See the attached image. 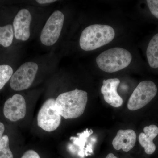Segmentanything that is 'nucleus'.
<instances>
[{"label": "nucleus", "instance_id": "15", "mask_svg": "<svg viewBox=\"0 0 158 158\" xmlns=\"http://www.w3.org/2000/svg\"><path fill=\"white\" fill-rule=\"evenodd\" d=\"M14 31L11 24L0 26V45L4 47L10 46L14 38Z\"/></svg>", "mask_w": 158, "mask_h": 158}, {"label": "nucleus", "instance_id": "22", "mask_svg": "<svg viewBox=\"0 0 158 158\" xmlns=\"http://www.w3.org/2000/svg\"><path fill=\"white\" fill-rule=\"evenodd\" d=\"M106 158H118L113 153H110L106 156Z\"/></svg>", "mask_w": 158, "mask_h": 158}, {"label": "nucleus", "instance_id": "10", "mask_svg": "<svg viewBox=\"0 0 158 158\" xmlns=\"http://www.w3.org/2000/svg\"><path fill=\"white\" fill-rule=\"evenodd\" d=\"M120 81L117 78L109 79L103 81L101 93L105 101L114 107L121 106L123 100L117 93V89Z\"/></svg>", "mask_w": 158, "mask_h": 158}, {"label": "nucleus", "instance_id": "8", "mask_svg": "<svg viewBox=\"0 0 158 158\" xmlns=\"http://www.w3.org/2000/svg\"><path fill=\"white\" fill-rule=\"evenodd\" d=\"M4 116L10 121L15 122L24 118L27 113L25 100L22 95L15 94L5 102Z\"/></svg>", "mask_w": 158, "mask_h": 158}, {"label": "nucleus", "instance_id": "6", "mask_svg": "<svg viewBox=\"0 0 158 158\" xmlns=\"http://www.w3.org/2000/svg\"><path fill=\"white\" fill-rule=\"evenodd\" d=\"M56 99L49 98L42 105L37 115V124L40 127L47 132L53 131L61 123V116L57 112Z\"/></svg>", "mask_w": 158, "mask_h": 158}, {"label": "nucleus", "instance_id": "21", "mask_svg": "<svg viewBox=\"0 0 158 158\" xmlns=\"http://www.w3.org/2000/svg\"><path fill=\"white\" fill-rule=\"evenodd\" d=\"M5 126L2 123L0 122V141L3 137V133L5 131Z\"/></svg>", "mask_w": 158, "mask_h": 158}, {"label": "nucleus", "instance_id": "14", "mask_svg": "<svg viewBox=\"0 0 158 158\" xmlns=\"http://www.w3.org/2000/svg\"><path fill=\"white\" fill-rule=\"evenodd\" d=\"M146 55L148 64L152 68H158V34L150 40L148 46Z\"/></svg>", "mask_w": 158, "mask_h": 158}, {"label": "nucleus", "instance_id": "7", "mask_svg": "<svg viewBox=\"0 0 158 158\" xmlns=\"http://www.w3.org/2000/svg\"><path fill=\"white\" fill-rule=\"evenodd\" d=\"M64 19V14L60 11H54L50 16L40 34V41L42 44L50 46L58 41L63 27Z\"/></svg>", "mask_w": 158, "mask_h": 158}, {"label": "nucleus", "instance_id": "9", "mask_svg": "<svg viewBox=\"0 0 158 158\" xmlns=\"http://www.w3.org/2000/svg\"><path fill=\"white\" fill-rule=\"evenodd\" d=\"M32 19V15L27 9H22L18 12L13 23L14 36L16 39L22 41L29 39Z\"/></svg>", "mask_w": 158, "mask_h": 158}, {"label": "nucleus", "instance_id": "11", "mask_svg": "<svg viewBox=\"0 0 158 158\" xmlns=\"http://www.w3.org/2000/svg\"><path fill=\"white\" fill-rule=\"evenodd\" d=\"M136 134L132 130H119L112 144L115 149H122L127 152L135 146L136 141Z\"/></svg>", "mask_w": 158, "mask_h": 158}, {"label": "nucleus", "instance_id": "19", "mask_svg": "<svg viewBox=\"0 0 158 158\" xmlns=\"http://www.w3.org/2000/svg\"><path fill=\"white\" fill-rule=\"evenodd\" d=\"M21 158H40V157L35 151L30 150L25 152Z\"/></svg>", "mask_w": 158, "mask_h": 158}, {"label": "nucleus", "instance_id": "16", "mask_svg": "<svg viewBox=\"0 0 158 158\" xmlns=\"http://www.w3.org/2000/svg\"><path fill=\"white\" fill-rule=\"evenodd\" d=\"M13 74V69L10 65H0V90L11 79Z\"/></svg>", "mask_w": 158, "mask_h": 158}, {"label": "nucleus", "instance_id": "4", "mask_svg": "<svg viewBox=\"0 0 158 158\" xmlns=\"http://www.w3.org/2000/svg\"><path fill=\"white\" fill-rule=\"evenodd\" d=\"M157 88L151 81H144L139 83L127 103V108L131 111H135L144 107L155 97Z\"/></svg>", "mask_w": 158, "mask_h": 158}, {"label": "nucleus", "instance_id": "20", "mask_svg": "<svg viewBox=\"0 0 158 158\" xmlns=\"http://www.w3.org/2000/svg\"><path fill=\"white\" fill-rule=\"evenodd\" d=\"M36 2L40 4H45L55 2H56V1H55V0H37Z\"/></svg>", "mask_w": 158, "mask_h": 158}, {"label": "nucleus", "instance_id": "1", "mask_svg": "<svg viewBox=\"0 0 158 158\" xmlns=\"http://www.w3.org/2000/svg\"><path fill=\"white\" fill-rule=\"evenodd\" d=\"M88 100L86 91L76 89L59 95L56 99L55 106L65 119L75 118L84 113Z\"/></svg>", "mask_w": 158, "mask_h": 158}, {"label": "nucleus", "instance_id": "12", "mask_svg": "<svg viewBox=\"0 0 158 158\" xmlns=\"http://www.w3.org/2000/svg\"><path fill=\"white\" fill-rule=\"evenodd\" d=\"M158 127L155 125H151L144 128V133H141L139 136L140 144L144 148L147 154H152L156 149L155 144L153 142V139L158 135Z\"/></svg>", "mask_w": 158, "mask_h": 158}, {"label": "nucleus", "instance_id": "17", "mask_svg": "<svg viewBox=\"0 0 158 158\" xmlns=\"http://www.w3.org/2000/svg\"><path fill=\"white\" fill-rule=\"evenodd\" d=\"M9 143V137L6 135H3L0 141V158H13Z\"/></svg>", "mask_w": 158, "mask_h": 158}, {"label": "nucleus", "instance_id": "18", "mask_svg": "<svg viewBox=\"0 0 158 158\" xmlns=\"http://www.w3.org/2000/svg\"><path fill=\"white\" fill-rule=\"evenodd\" d=\"M147 3L151 13L158 19V0H147Z\"/></svg>", "mask_w": 158, "mask_h": 158}, {"label": "nucleus", "instance_id": "3", "mask_svg": "<svg viewBox=\"0 0 158 158\" xmlns=\"http://www.w3.org/2000/svg\"><path fill=\"white\" fill-rule=\"evenodd\" d=\"M132 55L122 48H114L104 51L97 57V64L101 70L114 73L126 68L132 61Z\"/></svg>", "mask_w": 158, "mask_h": 158}, {"label": "nucleus", "instance_id": "13", "mask_svg": "<svg viewBox=\"0 0 158 158\" xmlns=\"http://www.w3.org/2000/svg\"><path fill=\"white\" fill-rule=\"evenodd\" d=\"M93 133L92 130H89L88 129L84 131L83 132L78 134V136L77 137H73L70 138L72 141V144L68 146L69 149L71 152H73L77 148L78 154L80 156L84 157L85 155V148L86 142L88 141V138Z\"/></svg>", "mask_w": 158, "mask_h": 158}, {"label": "nucleus", "instance_id": "5", "mask_svg": "<svg viewBox=\"0 0 158 158\" xmlns=\"http://www.w3.org/2000/svg\"><path fill=\"white\" fill-rule=\"evenodd\" d=\"M38 65L35 62H25L21 65L10 79V87L15 91L26 90L31 87L37 74Z\"/></svg>", "mask_w": 158, "mask_h": 158}, {"label": "nucleus", "instance_id": "2", "mask_svg": "<svg viewBox=\"0 0 158 158\" xmlns=\"http://www.w3.org/2000/svg\"><path fill=\"white\" fill-rule=\"evenodd\" d=\"M115 36V31L111 26L92 25L82 31L80 38V47L84 51L94 50L111 42Z\"/></svg>", "mask_w": 158, "mask_h": 158}]
</instances>
